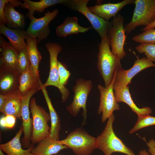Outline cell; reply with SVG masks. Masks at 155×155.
<instances>
[{
    "mask_svg": "<svg viewBox=\"0 0 155 155\" xmlns=\"http://www.w3.org/2000/svg\"><path fill=\"white\" fill-rule=\"evenodd\" d=\"M97 67L106 88L111 84L116 71L122 68L120 59L112 53L106 38L102 39L99 44Z\"/></svg>",
    "mask_w": 155,
    "mask_h": 155,
    "instance_id": "cell-1",
    "label": "cell"
},
{
    "mask_svg": "<svg viewBox=\"0 0 155 155\" xmlns=\"http://www.w3.org/2000/svg\"><path fill=\"white\" fill-rule=\"evenodd\" d=\"M107 123L101 134L98 136L97 148L105 155H111L114 152L122 153L127 155H135L132 150L126 146L115 135L113 128L115 116L113 113L108 119Z\"/></svg>",
    "mask_w": 155,
    "mask_h": 155,
    "instance_id": "cell-2",
    "label": "cell"
},
{
    "mask_svg": "<svg viewBox=\"0 0 155 155\" xmlns=\"http://www.w3.org/2000/svg\"><path fill=\"white\" fill-rule=\"evenodd\" d=\"M29 106L32 120L31 142L34 145L49 136L50 127L48 123L50 117L49 114L44 108L37 104L34 97L31 98Z\"/></svg>",
    "mask_w": 155,
    "mask_h": 155,
    "instance_id": "cell-3",
    "label": "cell"
},
{
    "mask_svg": "<svg viewBox=\"0 0 155 155\" xmlns=\"http://www.w3.org/2000/svg\"><path fill=\"white\" fill-rule=\"evenodd\" d=\"M60 142L71 149L76 155H90L97 148V140L82 129H78Z\"/></svg>",
    "mask_w": 155,
    "mask_h": 155,
    "instance_id": "cell-4",
    "label": "cell"
},
{
    "mask_svg": "<svg viewBox=\"0 0 155 155\" xmlns=\"http://www.w3.org/2000/svg\"><path fill=\"white\" fill-rule=\"evenodd\" d=\"M134 4L131 20L124 26L127 34H129L137 27H146L155 20V0H135Z\"/></svg>",
    "mask_w": 155,
    "mask_h": 155,
    "instance_id": "cell-5",
    "label": "cell"
},
{
    "mask_svg": "<svg viewBox=\"0 0 155 155\" xmlns=\"http://www.w3.org/2000/svg\"><path fill=\"white\" fill-rule=\"evenodd\" d=\"M45 46L50 56V71L48 78L43 86L45 87L53 86L57 88L61 94V102H64L68 98L69 91L66 87L61 85L59 80L57 57L62 48L56 42H48Z\"/></svg>",
    "mask_w": 155,
    "mask_h": 155,
    "instance_id": "cell-6",
    "label": "cell"
},
{
    "mask_svg": "<svg viewBox=\"0 0 155 155\" xmlns=\"http://www.w3.org/2000/svg\"><path fill=\"white\" fill-rule=\"evenodd\" d=\"M124 18L118 13L113 18L107 34L106 38L111 48L113 54L120 59L126 55L124 46L126 39L124 27Z\"/></svg>",
    "mask_w": 155,
    "mask_h": 155,
    "instance_id": "cell-7",
    "label": "cell"
},
{
    "mask_svg": "<svg viewBox=\"0 0 155 155\" xmlns=\"http://www.w3.org/2000/svg\"><path fill=\"white\" fill-rule=\"evenodd\" d=\"M89 1V0H68L63 5L85 16L90 23L92 28L99 34L101 39L106 38L111 21L106 20L92 12L87 6Z\"/></svg>",
    "mask_w": 155,
    "mask_h": 155,
    "instance_id": "cell-8",
    "label": "cell"
},
{
    "mask_svg": "<svg viewBox=\"0 0 155 155\" xmlns=\"http://www.w3.org/2000/svg\"><path fill=\"white\" fill-rule=\"evenodd\" d=\"M92 87V82L91 80H85L82 78L77 79L72 88L74 94L73 101L66 108L69 112L74 117L76 116L82 108L84 123L87 117V99Z\"/></svg>",
    "mask_w": 155,
    "mask_h": 155,
    "instance_id": "cell-9",
    "label": "cell"
},
{
    "mask_svg": "<svg viewBox=\"0 0 155 155\" xmlns=\"http://www.w3.org/2000/svg\"><path fill=\"white\" fill-rule=\"evenodd\" d=\"M59 12L57 9L52 12L48 11L44 13L43 16L39 18L35 17L34 15L27 14V16L30 20L26 30L28 35L33 38H38V43L47 38L50 32L49 24L57 16Z\"/></svg>",
    "mask_w": 155,
    "mask_h": 155,
    "instance_id": "cell-10",
    "label": "cell"
},
{
    "mask_svg": "<svg viewBox=\"0 0 155 155\" xmlns=\"http://www.w3.org/2000/svg\"><path fill=\"white\" fill-rule=\"evenodd\" d=\"M116 71L113 80L109 86L106 88L98 84V88L100 93V102L98 114H102L101 120L104 122L115 111L120 109L119 105L117 101L113 89Z\"/></svg>",
    "mask_w": 155,
    "mask_h": 155,
    "instance_id": "cell-11",
    "label": "cell"
},
{
    "mask_svg": "<svg viewBox=\"0 0 155 155\" xmlns=\"http://www.w3.org/2000/svg\"><path fill=\"white\" fill-rule=\"evenodd\" d=\"M39 89L33 90L22 96L21 116L24 136L22 140V146L28 149L34 147L31 142L32 131V120L30 115V103L32 96L37 92Z\"/></svg>",
    "mask_w": 155,
    "mask_h": 155,
    "instance_id": "cell-12",
    "label": "cell"
},
{
    "mask_svg": "<svg viewBox=\"0 0 155 155\" xmlns=\"http://www.w3.org/2000/svg\"><path fill=\"white\" fill-rule=\"evenodd\" d=\"M136 58L133 65L131 68L127 70L122 68L117 71L115 84L123 86H128L131 84L132 78L141 71L148 67H155V64L146 57L139 58L137 56Z\"/></svg>",
    "mask_w": 155,
    "mask_h": 155,
    "instance_id": "cell-13",
    "label": "cell"
},
{
    "mask_svg": "<svg viewBox=\"0 0 155 155\" xmlns=\"http://www.w3.org/2000/svg\"><path fill=\"white\" fill-rule=\"evenodd\" d=\"M20 73L17 70L0 66V94L4 95L18 91Z\"/></svg>",
    "mask_w": 155,
    "mask_h": 155,
    "instance_id": "cell-14",
    "label": "cell"
},
{
    "mask_svg": "<svg viewBox=\"0 0 155 155\" xmlns=\"http://www.w3.org/2000/svg\"><path fill=\"white\" fill-rule=\"evenodd\" d=\"M20 6L25 8L24 3L18 0H8L4 9V14L7 27L12 28L23 30L25 26L24 15L17 11L15 7Z\"/></svg>",
    "mask_w": 155,
    "mask_h": 155,
    "instance_id": "cell-15",
    "label": "cell"
},
{
    "mask_svg": "<svg viewBox=\"0 0 155 155\" xmlns=\"http://www.w3.org/2000/svg\"><path fill=\"white\" fill-rule=\"evenodd\" d=\"M134 0H124L118 3H109L88 7L93 13L108 21L111 18L115 17L124 7L128 5L134 4Z\"/></svg>",
    "mask_w": 155,
    "mask_h": 155,
    "instance_id": "cell-16",
    "label": "cell"
},
{
    "mask_svg": "<svg viewBox=\"0 0 155 155\" xmlns=\"http://www.w3.org/2000/svg\"><path fill=\"white\" fill-rule=\"evenodd\" d=\"M113 89L117 102H123L126 103L137 116L149 115L152 113V111L150 107L139 108L136 106L131 98L129 86H123L114 83Z\"/></svg>",
    "mask_w": 155,
    "mask_h": 155,
    "instance_id": "cell-17",
    "label": "cell"
},
{
    "mask_svg": "<svg viewBox=\"0 0 155 155\" xmlns=\"http://www.w3.org/2000/svg\"><path fill=\"white\" fill-rule=\"evenodd\" d=\"M0 33L6 37L9 40V43L18 51L27 48L25 41L28 36L26 31L11 28L0 23Z\"/></svg>",
    "mask_w": 155,
    "mask_h": 155,
    "instance_id": "cell-18",
    "label": "cell"
},
{
    "mask_svg": "<svg viewBox=\"0 0 155 155\" xmlns=\"http://www.w3.org/2000/svg\"><path fill=\"white\" fill-rule=\"evenodd\" d=\"M0 46L1 49L0 65L17 70L19 51L1 36H0Z\"/></svg>",
    "mask_w": 155,
    "mask_h": 155,
    "instance_id": "cell-19",
    "label": "cell"
},
{
    "mask_svg": "<svg viewBox=\"0 0 155 155\" xmlns=\"http://www.w3.org/2000/svg\"><path fill=\"white\" fill-rule=\"evenodd\" d=\"M92 28V26L84 27L80 25L76 16L68 17L56 28V33L58 37H65L70 35L85 32Z\"/></svg>",
    "mask_w": 155,
    "mask_h": 155,
    "instance_id": "cell-20",
    "label": "cell"
},
{
    "mask_svg": "<svg viewBox=\"0 0 155 155\" xmlns=\"http://www.w3.org/2000/svg\"><path fill=\"white\" fill-rule=\"evenodd\" d=\"M40 85L50 115L51 126L49 137L54 140H59V133L61 129L59 117L53 106L46 87L43 86L41 82H40Z\"/></svg>",
    "mask_w": 155,
    "mask_h": 155,
    "instance_id": "cell-21",
    "label": "cell"
},
{
    "mask_svg": "<svg viewBox=\"0 0 155 155\" xmlns=\"http://www.w3.org/2000/svg\"><path fill=\"white\" fill-rule=\"evenodd\" d=\"M59 140H53L49 137H46L38 142L36 147H34L31 152L34 155L57 154L61 150L68 148L66 146L61 144Z\"/></svg>",
    "mask_w": 155,
    "mask_h": 155,
    "instance_id": "cell-22",
    "label": "cell"
},
{
    "mask_svg": "<svg viewBox=\"0 0 155 155\" xmlns=\"http://www.w3.org/2000/svg\"><path fill=\"white\" fill-rule=\"evenodd\" d=\"M23 132L22 125L13 139L5 143L0 145V149L8 155H34L31 152L34 147L26 150L22 148L20 138Z\"/></svg>",
    "mask_w": 155,
    "mask_h": 155,
    "instance_id": "cell-23",
    "label": "cell"
},
{
    "mask_svg": "<svg viewBox=\"0 0 155 155\" xmlns=\"http://www.w3.org/2000/svg\"><path fill=\"white\" fill-rule=\"evenodd\" d=\"M5 96V103L0 112L5 115H13L21 120L22 96L18 90Z\"/></svg>",
    "mask_w": 155,
    "mask_h": 155,
    "instance_id": "cell-24",
    "label": "cell"
},
{
    "mask_svg": "<svg viewBox=\"0 0 155 155\" xmlns=\"http://www.w3.org/2000/svg\"><path fill=\"white\" fill-rule=\"evenodd\" d=\"M41 81L40 78L36 76L31 67L20 74L18 91L23 96L33 90H41Z\"/></svg>",
    "mask_w": 155,
    "mask_h": 155,
    "instance_id": "cell-25",
    "label": "cell"
},
{
    "mask_svg": "<svg viewBox=\"0 0 155 155\" xmlns=\"http://www.w3.org/2000/svg\"><path fill=\"white\" fill-rule=\"evenodd\" d=\"M25 40L32 69L36 76L40 78L38 69L42 57L37 49V40L36 38H33L28 36Z\"/></svg>",
    "mask_w": 155,
    "mask_h": 155,
    "instance_id": "cell-26",
    "label": "cell"
},
{
    "mask_svg": "<svg viewBox=\"0 0 155 155\" xmlns=\"http://www.w3.org/2000/svg\"><path fill=\"white\" fill-rule=\"evenodd\" d=\"M68 0H40L34 1L30 0H23L25 8L28 9L27 14L34 15L35 11L43 12L44 9L50 7L61 4L64 5Z\"/></svg>",
    "mask_w": 155,
    "mask_h": 155,
    "instance_id": "cell-27",
    "label": "cell"
},
{
    "mask_svg": "<svg viewBox=\"0 0 155 155\" xmlns=\"http://www.w3.org/2000/svg\"><path fill=\"white\" fill-rule=\"evenodd\" d=\"M155 125V117L149 115L138 116L136 123L129 131V133L133 134L144 128Z\"/></svg>",
    "mask_w": 155,
    "mask_h": 155,
    "instance_id": "cell-28",
    "label": "cell"
},
{
    "mask_svg": "<svg viewBox=\"0 0 155 155\" xmlns=\"http://www.w3.org/2000/svg\"><path fill=\"white\" fill-rule=\"evenodd\" d=\"M132 40L141 44H155V29L152 28L145 30L134 36Z\"/></svg>",
    "mask_w": 155,
    "mask_h": 155,
    "instance_id": "cell-29",
    "label": "cell"
},
{
    "mask_svg": "<svg viewBox=\"0 0 155 155\" xmlns=\"http://www.w3.org/2000/svg\"><path fill=\"white\" fill-rule=\"evenodd\" d=\"M31 67L27 49L19 51L17 65L18 71L21 74Z\"/></svg>",
    "mask_w": 155,
    "mask_h": 155,
    "instance_id": "cell-30",
    "label": "cell"
},
{
    "mask_svg": "<svg viewBox=\"0 0 155 155\" xmlns=\"http://www.w3.org/2000/svg\"><path fill=\"white\" fill-rule=\"evenodd\" d=\"M135 48L139 53H144L148 59L155 62V44H141Z\"/></svg>",
    "mask_w": 155,
    "mask_h": 155,
    "instance_id": "cell-31",
    "label": "cell"
},
{
    "mask_svg": "<svg viewBox=\"0 0 155 155\" xmlns=\"http://www.w3.org/2000/svg\"><path fill=\"white\" fill-rule=\"evenodd\" d=\"M58 71L59 81L61 85L65 87L71 73L64 63L58 61Z\"/></svg>",
    "mask_w": 155,
    "mask_h": 155,
    "instance_id": "cell-32",
    "label": "cell"
},
{
    "mask_svg": "<svg viewBox=\"0 0 155 155\" xmlns=\"http://www.w3.org/2000/svg\"><path fill=\"white\" fill-rule=\"evenodd\" d=\"M16 120V117L13 115H5L0 119V126L4 128L13 129L15 125Z\"/></svg>",
    "mask_w": 155,
    "mask_h": 155,
    "instance_id": "cell-33",
    "label": "cell"
},
{
    "mask_svg": "<svg viewBox=\"0 0 155 155\" xmlns=\"http://www.w3.org/2000/svg\"><path fill=\"white\" fill-rule=\"evenodd\" d=\"M8 0H0V23L6 25V20L4 14V9Z\"/></svg>",
    "mask_w": 155,
    "mask_h": 155,
    "instance_id": "cell-34",
    "label": "cell"
},
{
    "mask_svg": "<svg viewBox=\"0 0 155 155\" xmlns=\"http://www.w3.org/2000/svg\"><path fill=\"white\" fill-rule=\"evenodd\" d=\"M146 143L149 153L151 155H155V140L152 139Z\"/></svg>",
    "mask_w": 155,
    "mask_h": 155,
    "instance_id": "cell-35",
    "label": "cell"
},
{
    "mask_svg": "<svg viewBox=\"0 0 155 155\" xmlns=\"http://www.w3.org/2000/svg\"><path fill=\"white\" fill-rule=\"evenodd\" d=\"M5 95L0 94V111L2 109L5 101Z\"/></svg>",
    "mask_w": 155,
    "mask_h": 155,
    "instance_id": "cell-36",
    "label": "cell"
},
{
    "mask_svg": "<svg viewBox=\"0 0 155 155\" xmlns=\"http://www.w3.org/2000/svg\"><path fill=\"white\" fill-rule=\"evenodd\" d=\"M154 28H155V20L147 26L145 27L142 29L141 30L144 32L149 29Z\"/></svg>",
    "mask_w": 155,
    "mask_h": 155,
    "instance_id": "cell-37",
    "label": "cell"
},
{
    "mask_svg": "<svg viewBox=\"0 0 155 155\" xmlns=\"http://www.w3.org/2000/svg\"><path fill=\"white\" fill-rule=\"evenodd\" d=\"M138 155H150L149 153L145 150H142L139 152Z\"/></svg>",
    "mask_w": 155,
    "mask_h": 155,
    "instance_id": "cell-38",
    "label": "cell"
},
{
    "mask_svg": "<svg viewBox=\"0 0 155 155\" xmlns=\"http://www.w3.org/2000/svg\"><path fill=\"white\" fill-rule=\"evenodd\" d=\"M0 155H5L3 152V151L0 149Z\"/></svg>",
    "mask_w": 155,
    "mask_h": 155,
    "instance_id": "cell-39",
    "label": "cell"
},
{
    "mask_svg": "<svg viewBox=\"0 0 155 155\" xmlns=\"http://www.w3.org/2000/svg\"><path fill=\"white\" fill-rule=\"evenodd\" d=\"M59 155H62L60 154Z\"/></svg>",
    "mask_w": 155,
    "mask_h": 155,
    "instance_id": "cell-40",
    "label": "cell"
}]
</instances>
